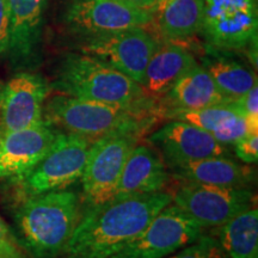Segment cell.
I'll list each match as a JSON object with an SVG mask.
<instances>
[{
	"label": "cell",
	"instance_id": "6da1fadb",
	"mask_svg": "<svg viewBox=\"0 0 258 258\" xmlns=\"http://www.w3.org/2000/svg\"><path fill=\"white\" fill-rule=\"evenodd\" d=\"M172 202L170 191L111 201L83 213L64 251L66 258H109L143 232Z\"/></svg>",
	"mask_w": 258,
	"mask_h": 258
},
{
	"label": "cell",
	"instance_id": "7a4b0ae2",
	"mask_svg": "<svg viewBox=\"0 0 258 258\" xmlns=\"http://www.w3.org/2000/svg\"><path fill=\"white\" fill-rule=\"evenodd\" d=\"M82 217V199L69 188L29 196L15 211V235L29 257L57 258Z\"/></svg>",
	"mask_w": 258,
	"mask_h": 258
},
{
	"label": "cell",
	"instance_id": "3957f363",
	"mask_svg": "<svg viewBox=\"0 0 258 258\" xmlns=\"http://www.w3.org/2000/svg\"><path fill=\"white\" fill-rule=\"evenodd\" d=\"M160 117L159 105L141 108L109 104L61 93L48 97L43 106L44 121L60 131L91 141L112 134L141 138Z\"/></svg>",
	"mask_w": 258,
	"mask_h": 258
},
{
	"label": "cell",
	"instance_id": "277c9868",
	"mask_svg": "<svg viewBox=\"0 0 258 258\" xmlns=\"http://www.w3.org/2000/svg\"><path fill=\"white\" fill-rule=\"evenodd\" d=\"M50 88L61 95L109 104L154 108L157 99L143 86L104 61L80 51H67L57 61Z\"/></svg>",
	"mask_w": 258,
	"mask_h": 258
},
{
	"label": "cell",
	"instance_id": "5b68a950",
	"mask_svg": "<svg viewBox=\"0 0 258 258\" xmlns=\"http://www.w3.org/2000/svg\"><path fill=\"white\" fill-rule=\"evenodd\" d=\"M93 141L60 132L53 146L29 172L11 182L18 200L67 189L82 178Z\"/></svg>",
	"mask_w": 258,
	"mask_h": 258
},
{
	"label": "cell",
	"instance_id": "8992f818",
	"mask_svg": "<svg viewBox=\"0 0 258 258\" xmlns=\"http://www.w3.org/2000/svg\"><path fill=\"white\" fill-rule=\"evenodd\" d=\"M257 0H203L200 34L206 44L231 51H250L257 64Z\"/></svg>",
	"mask_w": 258,
	"mask_h": 258
},
{
	"label": "cell",
	"instance_id": "52a82bcc",
	"mask_svg": "<svg viewBox=\"0 0 258 258\" xmlns=\"http://www.w3.org/2000/svg\"><path fill=\"white\" fill-rule=\"evenodd\" d=\"M148 28H131L76 38V49L95 56L143 85L145 71L159 43Z\"/></svg>",
	"mask_w": 258,
	"mask_h": 258
},
{
	"label": "cell",
	"instance_id": "ba28073f",
	"mask_svg": "<svg viewBox=\"0 0 258 258\" xmlns=\"http://www.w3.org/2000/svg\"><path fill=\"white\" fill-rule=\"evenodd\" d=\"M139 139L137 135L112 134L93 141L80 178L86 211L115 198L125 161Z\"/></svg>",
	"mask_w": 258,
	"mask_h": 258
},
{
	"label": "cell",
	"instance_id": "9c48e42d",
	"mask_svg": "<svg viewBox=\"0 0 258 258\" xmlns=\"http://www.w3.org/2000/svg\"><path fill=\"white\" fill-rule=\"evenodd\" d=\"M59 21L73 38L131 28L151 29L152 16L117 0H62Z\"/></svg>",
	"mask_w": 258,
	"mask_h": 258
},
{
	"label": "cell",
	"instance_id": "30bf717a",
	"mask_svg": "<svg viewBox=\"0 0 258 258\" xmlns=\"http://www.w3.org/2000/svg\"><path fill=\"white\" fill-rule=\"evenodd\" d=\"M172 203L202 228H215L245 209L256 206L251 188H228L199 183L178 182Z\"/></svg>",
	"mask_w": 258,
	"mask_h": 258
},
{
	"label": "cell",
	"instance_id": "8fae6325",
	"mask_svg": "<svg viewBox=\"0 0 258 258\" xmlns=\"http://www.w3.org/2000/svg\"><path fill=\"white\" fill-rule=\"evenodd\" d=\"M203 231L171 202L140 234L109 258H166L198 239Z\"/></svg>",
	"mask_w": 258,
	"mask_h": 258
},
{
	"label": "cell",
	"instance_id": "7c38bea8",
	"mask_svg": "<svg viewBox=\"0 0 258 258\" xmlns=\"http://www.w3.org/2000/svg\"><path fill=\"white\" fill-rule=\"evenodd\" d=\"M12 69L32 71L42 61L46 14L49 0H8Z\"/></svg>",
	"mask_w": 258,
	"mask_h": 258
},
{
	"label": "cell",
	"instance_id": "4fadbf2b",
	"mask_svg": "<svg viewBox=\"0 0 258 258\" xmlns=\"http://www.w3.org/2000/svg\"><path fill=\"white\" fill-rule=\"evenodd\" d=\"M50 84L41 74L21 71L0 83V131H17L43 122Z\"/></svg>",
	"mask_w": 258,
	"mask_h": 258
},
{
	"label": "cell",
	"instance_id": "5bb4252c",
	"mask_svg": "<svg viewBox=\"0 0 258 258\" xmlns=\"http://www.w3.org/2000/svg\"><path fill=\"white\" fill-rule=\"evenodd\" d=\"M147 141L160 154L167 167L231 154L230 147L215 140L211 133L178 120L161 125L147 138Z\"/></svg>",
	"mask_w": 258,
	"mask_h": 258
},
{
	"label": "cell",
	"instance_id": "9a60e30c",
	"mask_svg": "<svg viewBox=\"0 0 258 258\" xmlns=\"http://www.w3.org/2000/svg\"><path fill=\"white\" fill-rule=\"evenodd\" d=\"M60 129L43 120L17 131H0V179L15 182L29 172L53 146Z\"/></svg>",
	"mask_w": 258,
	"mask_h": 258
},
{
	"label": "cell",
	"instance_id": "2e32d148",
	"mask_svg": "<svg viewBox=\"0 0 258 258\" xmlns=\"http://www.w3.org/2000/svg\"><path fill=\"white\" fill-rule=\"evenodd\" d=\"M171 179L160 154L152 146L138 143L125 161L115 198L166 191Z\"/></svg>",
	"mask_w": 258,
	"mask_h": 258
},
{
	"label": "cell",
	"instance_id": "e0dca14e",
	"mask_svg": "<svg viewBox=\"0 0 258 258\" xmlns=\"http://www.w3.org/2000/svg\"><path fill=\"white\" fill-rule=\"evenodd\" d=\"M171 176L177 182L250 188L256 179V171L247 164L239 163L230 156L209 157L169 167Z\"/></svg>",
	"mask_w": 258,
	"mask_h": 258
},
{
	"label": "cell",
	"instance_id": "ac0fdd59",
	"mask_svg": "<svg viewBox=\"0 0 258 258\" xmlns=\"http://www.w3.org/2000/svg\"><path fill=\"white\" fill-rule=\"evenodd\" d=\"M199 63L185 44L159 40L151 56L143 82V89L154 99L160 98L175 85L177 80Z\"/></svg>",
	"mask_w": 258,
	"mask_h": 258
},
{
	"label": "cell",
	"instance_id": "d6986e66",
	"mask_svg": "<svg viewBox=\"0 0 258 258\" xmlns=\"http://www.w3.org/2000/svg\"><path fill=\"white\" fill-rule=\"evenodd\" d=\"M203 0H157L151 29L159 40L185 44L200 34Z\"/></svg>",
	"mask_w": 258,
	"mask_h": 258
},
{
	"label": "cell",
	"instance_id": "ffe728a7",
	"mask_svg": "<svg viewBox=\"0 0 258 258\" xmlns=\"http://www.w3.org/2000/svg\"><path fill=\"white\" fill-rule=\"evenodd\" d=\"M157 102L164 118V115L170 111L196 110L231 101L220 92L207 71L198 63Z\"/></svg>",
	"mask_w": 258,
	"mask_h": 258
},
{
	"label": "cell",
	"instance_id": "44dd1931",
	"mask_svg": "<svg viewBox=\"0 0 258 258\" xmlns=\"http://www.w3.org/2000/svg\"><path fill=\"white\" fill-rule=\"evenodd\" d=\"M200 64L207 71L213 82L228 101L234 102L257 85L256 72L231 50L206 44Z\"/></svg>",
	"mask_w": 258,
	"mask_h": 258
},
{
	"label": "cell",
	"instance_id": "7402d4cb",
	"mask_svg": "<svg viewBox=\"0 0 258 258\" xmlns=\"http://www.w3.org/2000/svg\"><path fill=\"white\" fill-rule=\"evenodd\" d=\"M215 239L230 258H258L257 205L218 226Z\"/></svg>",
	"mask_w": 258,
	"mask_h": 258
},
{
	"label": "cell",
	"instance_id": "603a6c76",
	"mask_svg": "<svg viewBox=\"0 0 258 258\" xmlns=\"http://www.w3.org/2000/svg\"><path fill=\"white\" fill-rule=\"evenodd\" d=\"M239 114L235 103L227 102L196 110L170 111L164 115V118L186 122L212 134Z\"/></svg>",
	"mask_w": 258,
	"mask_h": 258
},
{
	"label": "cell",
	"instance_id": "cb8c5ba5",
	"mask_svg": "<svg viewBox=\"0 0 258 258\" xmlns=\"http://www.w3.org/2000/svg\"><path fill=\"white\" fill-rule=\"evenodd\" d=\"M166 258H230L213 234L202 233L196 240Z\"/></svg>",
	"mask_w": 258,
	"mask_h": 258
},
{
	"label": "cell",
	"instance_id": "d4e9b609",
	"mask_svg": "<svg viewBox=\"0 0 258 258\" xmlns=\"http://www.w3.org/2000/svg\"><path fill=\"white\" fill-rule=\"evenodd\" d=\"M250 132L256 131H251L246 118L239 114L228 121L227 123L222 125L221 128H219L218 131H215L214 133H212V135L220 144L231 147L237 141H239L241 138H244L247 133H250Z\"/></svg>",
	"mask_w": 258,
	"mask_h": 258
},
{
	"label": "cell",
	"instance_id": "484cf974",
	"mask_svg": "<svg viewBox=\"0 0 258 258\" xmlns=\"http://www.w3.org/2000/svg\"><path fill=\"white\" fill-rule=\"evenodd\" d=\"M0 258H30L2 217H0Z\"/></svg>",
	"mask_w": 258,
	"mask_h": 258
},
{
	"label": "cell",
	"instance_id": "4316f807",
	"mask_svg": "<svg viewBox=\"0 0 258 258\" xmlns=\"http://www.w3.org/2000/svg\"><path fill=\"white\" fill-rule=\"evenodd\" d=\"M238 110L246 118L251 131H258V88L249 90L244 96L234 101Z\"/></svg>",
	"mask_w": 258,
	"mask_h": 258
},
{
	"label": "cell",
	"instance_id": "83f0119b",
	"mask_svg": "<svg viewBox=\"0 0 258 258\" xmlns=\"http://www.w3.org/2000/svg\"><path fill=\"white\" fill-rule=\"evenodd\" d=\"M233 146L235 156L241 163L247 165L256 164L258 160V131L247 133Z\"/></svg>",
	"mask_w": 258,
	"mask_h": 258
},
{
	"label": "cell",
	"instance_id": "f1b7e54d",
	"mask_svg": "<svg viewBox=\"0 0 258 258\" xmlns=\"http://www.w3.org/2000/svg\"><path fill=\"white\" fill-rule=\"evenodd\" d=\"M10 44V17L8 0H0V57L8 56Z\"/></svg>",
	"mask_w": 258,
	"mask_h": 258
},
{
	"label": "cell",
	"instance_id": "f546056e",
	"mask_svg": "<svg viewBox=\"0 0 258 258\" xmlns=\"http://www.w3.org/2000/svg\"><path fill=\"white\" fill-rule=\"evenodd\" d=\"M117 2L128 6H133V8L144 10V11H147L151 14L157 0H117Z\"/></svg>",
	"mask_w": 258,
	"mask_h": 258
}]
</instances>
